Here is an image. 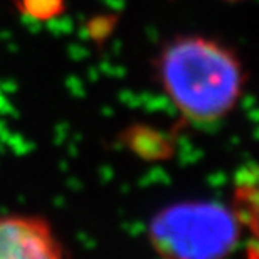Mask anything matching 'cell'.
<instances>
[{"instance_id": "6da1fadb", "label": "cell", "mask_w": 259, "mask_h": 259, "mask_svg": "<svg viewBox=\"0 0 259 259\" xmlns=\"http://www.w3.org/2000/svg\"><path fill=\"white\" fill-rule=\"evenodd\" d=\"M163 91L185 120L209 125L226 118L241 100L244 69L224 44L182 35L165 46L157 61Z\"/></svg>"}, {"instance_id": "7a4b0ae2", "label": "cell", "mask_w": 259, "mask_h": 259, "mask_svg": "<svg viewBox=\"0 0 259 259\" xmlns=\"http://www.w3.org/2000/svg\"><path fill=\"white\" fill-rule=\"evenodd\" d=\"M242 224L234 209L214 200L163 207L148 226L150 244L168 259H221L241 241Z\"/></svg>"}, {"instance_id": "3957f363", "label": "cell", "mask_w": 259, "mask_h": 259, "mask_svg": "<svg viewBox=\"0 0 259 259\" xmlns=\"http://www.w3.org/2000/svg\"><path fill=\"white\" fill-rule=\"evenodd\" d=\"M63 256V244L42 217L0 215V259H61Z\"/></svg>"}, {"instance_id": "277c9868", "label": "cell", "mask_w": 259, "mask_h": 259, "mask_svg": "<svg viewBox=\"0 0 259 259\" xmlns=\"http://www.w3.org/2000/svg\"><path fill=\"white\" fill-rule=\"evenodd\" d=\"M24 5L35 19H49L59 14L63 9V0H24Z\"/></svg>"}, {"instance_id": "5b68a950", "label": "cell", "mask_w": 259, "mask_h": 259, "mask_svg": "<svg viewBox=\"0 0 259 259\" xmlns=\"http://www.w3.org/2000/svg\"><path fill=\"white\" fill-rule=\"evenodd\" d=\"M226 2H241V0H226Z\"/></svg>"}]
</instances>
